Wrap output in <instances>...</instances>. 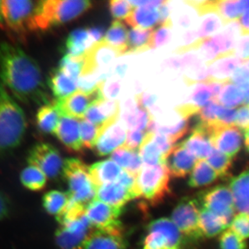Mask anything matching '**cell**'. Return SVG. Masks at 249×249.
Instances as JSON below:
<instances>
[{"label":"cell","mask_w":249,"mask_h":249,"mask_svg":"<svg viewBox=\"0 0 249 249\" xmlns=\"http://www.w3.org/2000/svg\"><path fill=\"white\" fill-rule=\"evenodd\" d=\"M229 229L243 240L249 238V217L245 214H235L229 225Z\"/></svg>","instance_id":"cell-48"},{"label":"cell","mask_w":249,"mask_h":249,"mask_svg":"<svg viewBox=\"0 0 249 249\" xmlns=\"http://www.w3.org/2000/svg\"><path fill=\"white\" fill-rule=\"evenodd\" d=\"M230 81L237 85L241 89H247L249 88V71L244 65L235 70Z\"/></svg>","instance_id":"cell-50"},{"label":"cell","mask_w":249,"mask_h":249,"mask_svg":"<svg viewBox=\"0 0 249 249\" xmlns=\"http://www.w3.org/2000/svg\"><path fill=\"white\" fill-rule=\"evenodd\" d=\"M194 22V16L191 11L183 13L178 17V23L179 27L189 29Z\"/></svg>","instance_id":"cell-56"},{"label":"cell","mask_w":249,"mask_h":249,"mask_svg":"<svg viewBox=\"0 0 249 249\" xmlns=\"http://www.w3.org/2000/svg\"><path fill=\"white\" fill-rule=\"evenodd\" d=\"M213 101H214L213 93L209 85L204 83L196 85L186 103L200 111L201 108L204 107Z\"/></svg>","instance_id":"cell-42"},{"label":"cell","mask_w":249,"mask_h":249,"mask_svg":"<svg viewBox=\"0 0 249 249\" xmlns=\"http://www.w3.org/2000/svg\"><path fill=\"white\" fill-rule=\"evenodd\" d=\"M90 36L95 42H99L104 37L105 29L101 27H93L88 29Z\"/></svg>","instance_id":"cell-57"},{"label":"cell","mask_w":249,"mask_h":249,"mask_svg":"<svg viewBox=\"0 0 249 249\" xmlns=\"http://www.w3.org/2000/svg\"><path fill=\"white\" fill-rule=\"evenodd\" d=\"M19 178L23 186L27 189L39 191L45 188L47 178L38 168L29 165L21 172Z\"/></svg>","instance_id":"cell-37"},{"label":"cell","mask_w":249,"mask_h":249,"mask_svg":"<svg viewBox=\"0 0 249 249\" xmlns=\"http://www.w3.org/2000/svg\"><path fill=\"white\" fill-rule=\"evenodd\" d=\"M0 80L17 101L40 106L52 103L38 63L17 45L0 43Z\"/></svg>","instance_id":"cell-1"},{"label":"cell","mask_w":249,"mask_h":249,"mask_svg":"<svg viewBox=\"0 0 249 249\" xmlns=\"http://www.w3.org/2000/svg\"><path fill=\"white\" fill-rule=\"evenodd\" d=\"M154 134L147 132L139 149V155L144 165L165 164L167 159L153 140Z\"/></svg>","instance_id":"cell-35"},{"label":"cell","mask_w":249,"mask_h":249,"mask_svg":"<svg viewBox=\"0 0 249 249\" xmlns=\"http://www.w3.org/2000/svg\"><path fill=\"white\" fill-rule=\"evenodd\" d=\"M88 0L38 1L36 9V31H45L75 20L92 8Z\"/></svg>","instance_id":"cell-3"},{"label":"cell","mask_w":249,"mask_h":249,"mask_svg":"<svg viewBox=\"0 0 249 249\" xmlns=\"http://www.w3.org/2000/svg\"><path fill=\"white\" fill-rule=\"evenodd\" d=\"M70 200L68 194L61 191H52L43 196V206L49 214L58 217L63 212Z\"/></svg>","instance_id":"cell-39"},{"label":"cell","mask_w":249,"mask_h":249,"mask_svg":"<svg viewBox=\"0 0 249 249\" xmlns=\"http://www.w3.org/2000/svg\"><path fill=\"white\" fill-rule=\"evenodd\" d=\"M47 85L57 101L75 92L78 88V82L71 79L57 67L52 70L49 73Z\"/></svg>","instance_id":"cell-26"},{"label":"cell","mask_w":249,"mask_h":249,"mask_svg":"<svg viewBox=\"0 0 249 249\" xmlns=\"http://www.w3.org/2000/svg\"><path fill=\"white\" fill-rule=\"evenodd\" d=\"M122 209L114 207L97 199L87 207L86 215L93 228L96 229H122L119 221Z\"/></svg>","instance_id":"cell-14"},{"label":"cell","mask_w":249,"mask_h":249,"mask_svg":"<svg viewBox=\"0 0 249 249\" xmlns=\"http://www.w3.org/2000/svg\"><path fill=\"white\" fill-rule=\"evenodd\" d=\"M38 1L4 0L2 1L5 27L20 38L36 32L35 16Z\"/></svg>","instance_id":"cell-6"},{"label":"cell","mask_w":249,"mask_h":249,"mask_svg":"<svg viewBox=\"0 0 249 249\" xmlns=\"http://www.w3.org/2000/svg\"><path fill=\"white\" fill-rule=\"evenodd\" d=\"M173 23L171 20L154 29L152 35V49L164 47L169 43L173 36Z\"/></svg>","instance_id":"cell-45"},{"label":"cell","mask_w":249,"mask_h":249,"mask_svg":"<svg viewBox=\"0 0 249 249\" xmlns=\"http://www.w3.org/2000/svg\"><path fill=\"white\" fill-rule=\"evenodd\" d=\"M204 16L196 30L199 40H204L216 35L225 24L222 18L214 13L204 15Z\"/></svg>","instance_id":"cell-40"},{"label":"cell","mask_w":249,"mask_h":249,"mask_svg":"<svg viewBox=\"0 0 249 249\" xmlns=\"http://www.w3.org/2000/svg\"><path fill=\"white\" fill-rule=\"evenodd\" d=\"M96 42L91 38L88 29L80 28L72 31L69 34L61 47V52L64 55L82 56Z\"/></svg>","instance_id":"cell-23"},{"label":"cell","mask_w":249,"mask_h":249,"mask_svg":"<svg viewBox=\"0 0 249 249\" xmlns=\"http://www.w3.org/2000/svg\"><path fill=\"white\" fill-rule=\"evenodd\" d=\"M244 62L242 59L232 55L218 59L206 65L209 67L211 80L229 81L235 70L242 66Z\"/></svg>","instance_id":"cell-28"},{"label":"cell","mask_w":249,"mask_h":249,"mask_svg":"<svg viewBox=\"0 0 249 249\" xmlns=\"http://www.w3.org/2000/svg\"><path fill=\"white\" fill-rule=\"evenodd\" d=\"M110 160L123 170L136 176L143 165L139 150H130L124 145L111 153Z\"/></svg>","instance_id":"cell-29"},{"label":"cell","mask_w":249,"mask_h":249,"mask_svg":"<svg viewBox=\"0 0 249 249\" xmlns=\"http://www.w3.org/2000/svg\"><path fill=\"white\" fill-rule=\"evenodd\" d=\"M219 176L206 160H198L190 175L188 185L192 188L209 186L215 181Z\"/></svg>","instance_id":"cell-34"},{"label":"cell","mask_w":249,"mask_h":249,"mask_svg":"<svg viewBox=\"0 0 249 249\" xmlns=\"http://www.w3.org/2000/svg\"><path fill=\"white\" fill-rule=\"evenodd\" d=\"M242 34H249V9L244 13L239 21Z\"/></svg>","instance_id":"cell-58"},{"label":"cell","mask_w":249,"mask_h":249,"mask_svg":"<svg viewBox=\"0 0 249 249\" xmlns=\"http://www.w3.org/2000/svg\"><path fill=\"white\" fill-rule=\"evenodd\" d=\"M5 27L4 15H3L2 1H0V28Z\"/></svg>","instance_id":"cell-62"},{"label":"cell","mask_w":249,"mask_h":249,"mask_svg":"<svg viewBox=\"0 0 249 249\" xmlns=\"http://www.w3.org/2000/svg\"><path fill=\"white\" fill-rule=\"evenodd\" d=\"M136 102L139 107L147 109L150 112L149 109H155V103L157 101V97L155 95L150 94V93H142V94H139L136 97Z\"/></svg>","instance_id":"cell-53"},{"label":"cell","mask_w":249,"mask_h":249,"mask_svg":"<svg viewBox=\"0 0 249 249\" xmlns=\"http://www.w3.org/2000/svg\"><path fill=\"white\" fill-rule=\"evenodd\" d=\"M155 29L132 28L130 29L127 37L126 54L142 53L152 49V35Z\"/></svg>","instance_id":"cell-32"},{"label":"cell","mask_w":249,"mask_h":249,"mask_svg":"<svg viewBox=\"0 0 249 249\" xmlns=\"http://www.w3.org/2000/svg\"><path fill=\"white\" fill-rule=\"evenodd\" d=\"M242 90L244 94V104L245 106H249V88Z\"/></svg>","instance_id":"cell-61"},{"label":"cell","mask_w":249,"mask_h":249,"mask_svg":"<svg viewBox=\"0 0 249 249\" xmlns=\"http://www.w3.org/2000/svg\"><path fill=\"white\" fill-rule=\"evenodd\" d=\"M206 209L222 219L228 226L235 217L236 209L232 192L229 187L217 186L206 191L201 196Z\"/></svg>","instance_id":"cell-11"},{"label":"cell","mask_w":249,"mask_h":249,"mask_svg":"<svg viewBox=\"0 0 249 249\" xmlns=\"http://www.w3.org/2000/svg\"><path fill=\"white\" fill-rule=\"evenodd\" d=\"M129 27L142 29H155L160 26V18L159 8L140 6L134 8L132 14L125 19Z\"/></svg>","instance_id":"cell-27"},{"label":"cell","mask_w":249,"mask_h":249,"mask_svg":"<svg viewBox=\"0 0 249 249\" xmlns=\"http://www.w3.org/2000/svg\"><path fill=\"white\" fill-rule=\"evenodd\" d=\"M62 173L68 184L67 194L70 200L87 208L96 199L97 187L91 179L89 167L83 160L67 159L64 161Z\"/></svg>","instance_id":"cell-4"},{"label":"cell","mask_w":249,"mask_h":249,"mask_svg":"<svg viewBox=\"0 0 249 249\" xmlns=\"http://www.w3.org/2000/svg\"><path fill=\"white\" fill-rule=\"evenodd\" d=\"M196 8L198 14L204 16L211 13L217 14L224 22L237 21L249 9V0H225V1H198Z\"/></svg>","instance_id":"cell-13"},{"label":"cell","mask_w":249,"mask_h":249,"mask_svg":"<svg viewBox=\"0 0 249 249\" xmlns=\"http://www.w3.org/2000/svg\"><path fill=\"white\" fill-rule=\"evenodd\" d=\"M170 176L167 163L142 165L136 176L134 190L137 198L151 205L159 204L169 192Z\"/></svg>","instance_id":"cell-5"},{"label":"cell","mask_w":249,"mask_h":249,"mask_svg":"<svg viewBox=\"0 0 249 249\" xmlns=\"http://www.w3.org/2000/svg\"><path fill=\"white\" fill-rule=\"evenodd\" d=\"M242 133L235 124L217 126L211 132V142L214 149L233 159L242 148Z\"/></svg>","instance_id":"cell-15"},{"label":"cell","mask_w":249,"mask_h":249,"mask_svg":"<svg viewBox=\"0 0 249 249\" xmlns=\"http://www.w3.org/2000/svg\"><path fill=\"white\" fill-rule=\"evenodd\" d=\"M235 125L243 132L249 129V106H243L237 109Z\"/></svg>","instance_id":"cell-52"},{"label":"cell","mask_w":249,"mask_h":249,"mask_svg":"<svg viewBox=\"0 0 249 249\" xmlns=\"http://www.w3.org/2000/svg\"><path fill=\"white\" fill-rule=\"evenodd\" d=\"M135 198L137 196L134 190L129 189L119 181H114L98 187L96 199L122 209L123 206Z\"/></svg>","instance_id":"cell-21"},{"label":"cell","mask_w":249,"mask_h":249,"mask_svg":"<svg viewBox=\"0 0 249 249\" xmlns=\"http://www.w3.org/2000/svg\"><path fill=\"white\" fill-rule=\"evenodd\" d=\"M84 63V55L79 57L64 55L59 62L58 67L70 78L78 83V80L83 72Z\"/></svg>","instance_id":"cell-41"},{"label":"cell","mask_w":249,"mask_h":249,"mask_svg":"<svg viewBox=\"0 0 249 249\" xmlns=\"http://www.w3.org/2000/svg\"><path fill=\"white\" fill-rule=\"evenodd\" d=\"M147 133V131L138 130V129L128 130V132H127L124 146L130 150H139Z\"/></svg>","instance_id":"cell-49"},{"label":"cell","mask_w":249,"mask_h":249,"mask_svg":"<svg viewBox=\"0 0 249 249\" xmlns=\"http://www.w3.org/2000/svg\"><path fill=\"white\" fill-rule=\"evenodd\" d=\"M180 144L197 160H206L214 150L211 142V132L199 121L192 129L189 137Z\"/></svg>","instance_id":"cell-16"},{"label":"cell","mask_w":249,"mask_h":249,"mask_svg":"<svg viewBox=\"0 0 249 249\" xmlns=\"http://www.w3.org/2000/svg\"><path fill=\"white\" fill-rule=\"evenodd\" d=\"M199 206L191 198H184L174 209L172 220L185 237L193 240L204 237L199 228Z\"/></svg>","instance_id":"cell-9"},{"label":"cell","mask_w":249,"mask_h":249,"mask_svg":"<svg viewBox=\"0 0 249 249\" xmlns=\"http://www.w3.org/2000/svg\"><path fill=\"white\" fill-rule=\"evenodd\" d=\"M149 231H159L163 233L169 242L170 249H178L182 244L183 235L172 219L160 218L150 223Z\"/></svg>","instance_id":"cell-33"},{"label":"cell","mask_w":249,"mask_h":249,"mask_svg":"<svg viewBox=\"0 0 249 249\" xmlns=\"http://www.w3.org/2000/svg\"><path fill=\"white\" fill-rule=\"evenodd\" d=\"M197 160L181 144L175 145L167 160L170 175L173 178H183L191 173Z\"/></svg>","instance_id":"cell-22"},{"label":"cell","mask_w":249,"mask_h":249,"mask_svg":"<svg viewBox=\"0 0 249 249\" xmlns=\"http://www.w3.org/2000/svg\"><path fill=\"white\" fill-rule=\"evenodd\" d=\"M80 136L84 149H93L103 129L89 121L80 120Z\"/></svg>","instance_id":"cell-43"},{"label":"cell","mask_w":249,"mask_h":249,"mask_svg":"<svg viewBox=\"0 0 249 249\" xmlns=\"http://www.w3.org/2000/svg\"><path fill=\"white\" fill-rule=\"evenodd\" d=\"M60 114L54 102L40 106L36 114L37 128L44 134H53L58 127Z\"/></svg>","instance_id":"cell-30"},{"label":"cell","mask_w":249,"mask_h":249,"mask_svg":"<svg viewBox=\"0 0 249 249\" xmlns=\"http://www.w3.org/2000/svg\"><path fill=\"white\" fill-rule=\"evenodd\" d=\"M119 101L106 98L90 107L84 119L104 129L119 121Z\"/></svg>","instance_id":"cell-17"},{"label":"cell","mask_w":249,"mask_h":249,"mask_svg":"<svg viewBox=\"0 0 249 249\" xmlns=\"http://www.w3.org/2000/svg\"><path fill=\"white\" fill-rule=\"evenodd\" d=\"M126 69H127V66H126V65H119V66L116 68V73H117L119 76L121 77L124 76V73H125Z\"/></svg>","instance_id":"cell-59"},{"label":"cell","mask_w":249,"mask_h":249,"mask_svg":"<svg viewBox=\"0 0 249 249\" xmlns=\"http://www.w3.org/2000/svg\"><path fill=\"white\" fill-rule=\"evenodd\" d=\"M126 136L125 128L119 121H116L103 129L100 134L96 145L93 148L95 153L101 157L112 153L116 149L124 145Z\"/></svg>","instance_id":"cell-19"},{"label":"cell","mask_w":249,"mask_h":249,"mask_svg":"<svg viewBox=\"0 0 249 249\" xmlns=\"http://www.w3.org/2000/svg\"><path fill=\"white\" fill-rule=\"evenodd\" d=\"M104 83H101L91 92L78 89L67 97L54 101L60 116H70L78 120L84 119L90 107L106 99L103 91Z\"/></svg>","instance_id":"cell-7"},{"label":"cell","mask_w":249,"mask_h":249,"mask_svg":"<svg viewBox=\"0 0 249 249\" xmlns=\"http://www.w3.org/2000/svg\"><path fill=\"white\" fill-rule=\"evenodd\" d=\"M220 249H247L245 240L232 231L231 229L224 231L219 237Z\"/></svg>","instance_id":"cell-47"},{"label":"cell","mask_w":249,"mask_h":249,"mask_svg":"<svg viewBox=\"0 0 249 249\" xmlns=\"http://www.w3.org/2000/svg\"><path fill=\"white\" fill-rule=\"evenodd\" d=\"M109 10L115 20H125L134 9L130 1L126 0H112L109 1Z\"/></svg>","instance_id":"cell-46"},{"label":"cell","mask_w":249,"mask_h":249,"mask_svg":"<svg viewBox=\"0 0 249 249\" xmlns=\"http://www.w3.org/2000/svg\"><path fill=\"white\" fill-rule=\"evenodd\" d=\"M27 163L38 168L50 178H56L60 175L64 164L58 149L48 142L34 145L28 154Z\"/></svg>","instance_id":"cell-10"},{"label":"cell","mask_w":249,"mask_h":249,"mask_svg":"<svg viewBox=\"0 0 249 249\" xmlns=\"http://www.w3.org/2000/svg\"><path fill=\"white\" fill-rule=\"evenodd\" d=\"M235 56L242 59L244 61L249 59V34H242L236 43Z\"/></svg>","instance_id":"cell-51"},{"label":"cell","mask_w":249,"mask_h":249,"mask_svg":"<svg viewBox=\"0 0 249 249\" xmlns=\"http://www.w3.org/2000/svg\"><path fill=\"white\" fill-rule=\"evenodd\" d=\"M232 159L225 154L214 148L212 153L206 159V161L210 166L217 174L219 178L227 176L232 166Z\"/></svg>","instance_id":"cell-44"},{"label":"cell","mask_w":249,"mask_h":249,"mask_svg":"<svg viewBox=\"0 0 249 249\" xmlns=\"http://www.w3.org/2000/svg\"><path fill=\"white\" fill-rule=\"evenodd\" d=\"M229 188L233 196L236 211L249 217V169L232 178Z\"/></svg>","instance_id":"cell-24"},{"label":"cell","mask_w":249,"mask_h":249,"mask_svg":"<svg viewBox=\"0 0 249 249\" xmlns=\"http://www.w3.org/2000/svg\"><path fill=\"white\" fill-rule=\"evenodd\" d=\"M244 66H245L249 71V59L244 62Z\"/></svg>","instance_id":"cell-63"},{"label":"cell","mask_w":249,"mask_h":249,"mask_svg":"<svg viewBox=\"0 0 249 249\" xmlns=\"http://www.w3.org/2000/svg\"><path fill=\"white\" fill-rule=\"evenodd\" d=\"M244 137H245V145L247 152L249 153V129L244 131Z\"/></svg>","instance_id":"cell-60"},{"label":"cell","mask_w":249,"mask_h":249,"mask_svg":"<svg viewBox=\"0 0 249 249\" xmlns=\"http://www.w3.org/2000/svg\"><path fill=\"white\" fill-rule=\"evenodd\" d=\"M124 170L111 160L93 163L89 167V173L95 186L117 181Z\"/></svg>","instance_id":"cell-25"},{"label":"cell","mask_w":249,"mask_h":249,"mask_svg":"<svg viewBox=\"0 0 249 249\" xmlns=\"http://www.w3.org/2000/svg\"><path fill=\"white\" fill-rule=\"evenodd\" d=\"M118 56H120L119 52L103 40L96 42L85 52L84 67L80 76L107 73V69Z\"/></svg>","instance_id":"cell-12"},{"label":"cell","mask_w":249,"mask_h":249,"mask_svg":"<svg viewBox=\"0 0 249 249\" xmlns=\"http://www.w3.org/2000/svg\"><path fill=\"white\" fill-rule=\"evenodd\" d=\"M217 101L224 107L235 109L244 104L243 91L231 82H227L218 96Z\"/></svg>","instance_id":"cell-38"},{"label":"cell","mask_w":249,"mask_h":249,"mask_svg":"<svg viewBox=\"0 0 249 249\" xmlns=\"http://www.w3.org/2000/svg\"><path fill=\"white\" fill-rule=\"evenodd\" d=\"M27 129V118L22 108L0 83V153L19 146Z\"/></svg>","instance_id":"cell-2"},{"label":"cell","mask_w":249,"mask_h":249,"mask_svg":"<svg viewBox=\"0 0 249 249\" xmlns=\"http://www.w3.org/2000/svg\"><path fill=\"white\" fill-rule=\"evenodd\" d=\"M11 211V203L7 196L0 190V221L7 217Z\"/></svg>","instance_id":"cell-54"},{"label":"cell","mask_w":249,"mask_h":249,"mask_svg":"<svg viewBox=\"0 0 249 249\" xmlns=\"http://www.w3.org/2000/svg\"><path fill=\"white\" fill-rule=\"evenodd\" d=\"M129 31L124 22L114 20L111 23L109 29L106 31L102 39L106 43L116 49L120 55L127 52V37Z\"/></svg>","instance_id":"cell-31"},{"label":"cell","mask_w":249,"mask_h":249,"mask_svg":"<svg viewBox=\"0 0 249 249\" xmlns=\"http://www.w3.org/2000/svg\"><path fill=\"white\" fill-rule=\"evenodd\" d=\"M121 89L120 82L116 80V81L111 82L108 83L106 87V90L103 91L105 97L106 98H111V100H115L114 98L117 97L119 91Z\"/></svg>","instance_id":"cell-55"},{"label":"cell","mask_w":249,"mask_h":249,"mask_svg":"<svg viewBox=\"0 0 249 249\" xmlns=\"http://www.w3.org/2000/svg\"><path fill=\"white\" fill-rule=\"evenodd\" d=\"M229 227L221 218L203 207L199 214V228L206 237H213L223 232Z\"/></svg>","instance_id":"cell-36"},{"label":"cell","mask_w":249,"mask_h":249,"mask_svg":"<svg viewBox=\"0 0 249 249\" xmlns=\"http://www.w3.org/2000/svg\"><path fill=\"white\" fill-rule=\"evenodd\" d=\"M53 135L66 147L69 151L80 152L83 151V142L80 136V121L67 116H60L58 127Z\"/></svg>","instance_id":"cell-18"},{"label":"cell","mask_w":249,"mask_h":249,"mask_svg":"<svg viewBox=\"0 0 249 249\" xmlns=\"http://www.w3.org/2000/svg\"><path fill=\"white\" fill-rule=\"evenodd\" d=\"M84 249H126L122 229H93L87 239Z\"/></svg>","instance_id":"cell-20"},{"label":"cell","mask_w":249,"mask_h":249,"mask_svg":"<svg viewBox=\"0 0 249 249\" xmlns=\"http://www.w3.org/2000/svg\"><path fill=\"white\" fill-rule=\"evenodd\" d=\"M93 229L86 214L62 223L55 232L57 245L60 249H84Z\"/></svg>","instance_id":"cell-8"}]
</instances>
